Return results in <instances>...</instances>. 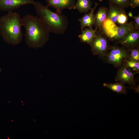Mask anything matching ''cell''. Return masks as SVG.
I'll list each match as a JSON object with an SVG mask.
<instances>
[{
  "mask_svg": "<svg viewBox=\"0 0 139 139\" xmlns=\"http://www.w3.org/2000/svg\"><path fill=\"white\" fill-rule=\"evenodd\" d=\"M112 4L124 9L129 6V0H108Z\"/></svg>",
  "mask_w": 139,
  "mask_h": 139,
  "instance_id": "cell-17",
  "label": "cell"
},
{
  "mask_svg": "<svg viewBox=\"0 0 139 139\" xmlns=\"http://www.w3.org/2000/svg\"><path fill=\"white\" fill-rule=\"evenodd\" d=\"M22 19L17 12H11L0 18L1 36L7 44L16 45L23 39Z\"/></svg>",
  "mask_w": 139,
  "mask_h": 139,
  "instance_id": "cell-2",
  "label": "cell"
},
{
  "mask_svg": "<svg viewBox=\"0 0 139 139\" xmlns=\"http://www.w3.org/2000/svg\"><path fill=\"white\" fill-rule=\"evenodd\" d=\"M35 2L34 0H0V10L9 12L22 6L34 5Z\"/></svg>",
  "mask_w": 139,
  "mask_h": 139,
  "instance_id": "cell-8",
  "label": "cell"
},
{
  "mask_svg": "<svg viewBox=\"0 0 139 139\" xmlns=\"http://www.w3.org/2000/svg\"><path fill=\"white\" fill-rule=\"evenodd\" d=\"M1 36V29H0V37Z\"/></svg>",
  "mask_w": 139,
  "mask_h": 139,
  "instance_id": "cell-25",
  "label": "cell"
},
{
  "mask_svg": "<svg viewBox=\"0 0 139 139\" xmlns=\"http://www.w3.org/2000/svg\"><path fill=\"white\" fill-rule=\"evenodd\" d=\"M139 42V30H135L129 32L117 43L129 49L138 47Z\"/></svg>",
  "mask_w": 139,
  "mask_h": 139,
  "instance_id": "cell-9",
  "label": "cell"
},
{
  "mask_svg": "<svg viewBox=\"0 0 139 139\" xmlns=\"http://www.w3.org/2000/svg\"><path fill=\"white\" fill-rule=\"evenodd\" d=\"M128 15L131 18H132L133 15L132 13L131 12H130L129 13Z\"/></svg>",
  "mask_w": 139,
  "mask_h": 139,
  "instance_id": "cell-23",
  "label": "cell"
},
{
  "mask_svg": "<svg viewBox=\"0 0 139 139\" xmlns=\"http://www.w3.org/2000/svg\"><path fill=\"white\" fill-rule=\"evenodd\" d=\"M125 65L128 67L132 69L134 71L139 72V62L131 60H125Z\"/></svg>",
  "mask_w": 139,
  "mask_h": 139,
  "instance_id": "cell-18",
  "label": "cell"
},
{
  "mask_svg": "<svg viewBox=\"0 0 139 139\" xmlns=\"http://www.w3.org/2000/svg\"><path fill=\"white\" fill-rule=\"evenodd\" d=\"M2 70L1 68L0 67V73L2 72Z\"/></svg>",
  "mask_w": 139,
  "mask_h": 139,
  "instance_id": "cell-24",
  "label": "cell"
},
{
  "mask_svg": "<svg viewBox=\"0 0 139 139\" xmlns=\"http://www.w3.org/2000/svg\"><path fill=\"white\" fill-rule=\"evenodd\" d=\"M139 6V0H129V6L134 8Z\"/></svg>",
  "mask_w": 139,
  "mask_h": 139,
  "instance_id": "cell-21",
  "label": "cell"
},
{
  "mask_svg": "<svg viewBox=\"0 0 139 139\" xmlns=\"http://www.w3.org/2000/svg\"><path fill=\"white\" fill-rule=\"evenodd\" d=\"M103 85V86L117 93L125 94L127 93L126 87L120 82L109 83H104Z\"/></svg>",
  "mask_w": 139,
  "mask_h": 139,
  "instance_id": "cell-16",
  "label": "cell"
},
{
  "mask_svg": "<svg viewBox=\"0 0 139 139\" xmlns=\"http://www.w3.org/2000/svg\"><path fill=\"white\" fill-rule=\"evenodd\" d=\"M115 80L119 81L123 84H128L133 88L135 87V82L134 78V73L124 64L118 71Z\"/></svg>",
  "mask_w": 139,
  "mask_h": 139,
  "instance_id": "cell-7",
  "label": "cell"
},
{
  "mask_svg": "<svg viewBox=\"0 0 139 139\" xmlns=\"http://www.w3.org/2000/svg\"><path fill=\"white\" fill-rule=\"evenodd\" d=\"M109 9L108 10L107 18L115 23L117 22L120 14L125 12L124 8L114 5L109 3Z\"/></svg>",
  "mask_w": 139,
  "mask_h": 139,
  "instance_id": "cell-14",
  "label": "cell"
},
{
  "mask_svg": "<svg viewBox=\"0 0 139 139\" xmlns=\"http://www.w3.org/2000/svg\"><path fill=\"white\" fill-rule=\"evenodd\" d=\"M132 18L134 19V25L135 29L136 30H139V15L135 16L133 15Z\"/></svg>",
  "mask_w": 139,
  "mask_h": 139,
  "instance_id": "cell-22",
  "label": "cell"
},
{
  "mask_svg": "<svg viewBox=\"0 0 139 139\" xmlns=\"http://www.w3.org/2000/svg\"><path fill=\"white\" fill-rule=\"evenodd\" d=\"M90 45L92 53L95 55H104L109 49L107 39L101 35H97Z\"/></svg>",
  "mask_w": 139,
  "mask_h": 139,
  "instance_id": "cell-5",
  "label": "cell"
},
{
  "mask_svg": "<svg viewBox=\"0 0 139 139\" xmlns=\"http://www.w3.org/2000/svg\"><path fill=\"white\" fill-rule=\"evenodd\" d=\"M136 30L133 22L116 26L108 37L111 40L118 41L122 39L129 32Z\"/></svg>",
  "mask_w": 139,
  "mask_h": 139,
  "instance_id": "cell-6",
  "label": "cell"
},
{
  "mask_svg": "<svg viewBox=\"0 0 139 139\" xmlns=\"http://www.w3.org/2000/svg\"><path fill=\"white\" fill-rule=\"evenodd\" d=\"M96 30L92 28H87L82 29L81 33L78 36L81 42L90 45L93 39L97 36Z\"/></svg>",
  "mask_w": 139,
  "mask_h": 139,
  "instance_id": "cell-12",
  "label": "cell"
},
{
  "mask_svg": "<svg viewBox=\"0 0 139 139\" xmlns=\"http://www.w3.org/2000/svg\"><path fill=\"white\" fill-rule=\"evenodd\" d=\"M92 4L91 0H77L73 9L77 10L80 13H86L92 8Z\"/></svg>",
  "mask_w": 139,
  "mask_h": 139,
  "instance_id": "cell-15",
  "label": "cell"
},
{
  "mask_svg": "<svg viewBox=\"0 0 139 139\" xmlns=\"http://www.w3.org/2000/svg\"><path fill=\"white\" fill-rule=\"evenodd\" d=\"M99 0L100 2H102V1H103L104 0Z\"/></svg>",
  "mask_w": 139,
  "mask_h": 139,
  "instance_id": "cell-26",
  "label": "cell"
},
{
  "mask_svg": "<svg viewBox=\"0 0 139 139\" xmlns=\"http://www.w3.org/2000/svg\"><path fill=\"white\" fill-rule=\"evenodd\" d=\"M128 51L124 48L113 46L107 55V60L115 67L119 66L122 64L124 59L128 56Z\"/></svg>",
  "mask_w": 139,
  "mask_h": 139,
  "instance_id": "cell-4",
  "label": "cell"
},
{
  "mask_svg": "<svg viewBox=\"0 0 139 139\" xmlns=\"http://www.w3.org/2000/svg\"><path fill=\"white\" fill-rule=\"evenodd\" d=\"M97 5L98 3H95L94 7L92 8L89 13H86L82 17L78 19V21L80 23L81 30L86 27L92 28V27L94 25L95 21L94 12Z\"/></svg>",
  "mask_w": 139,
  "mask_h": 139,
  "instance_id": "cell-11",
  "label": "cell"
},
{
  "mask_svg": "<svg viewBox=\"0 0 139 139\" xmlns=\"http://www.w3.org/2000/svg\"><path fill=\"white\" fill-rule=\"evenodd\" d=\"M25 29V40L29 47L34 49L43 47L48 40L50 32L38 16L30 14L22 18Z\"/></svg>",
  "mask_w": 139,
  "mask_h": 139,
  "instance_id": "cell-1",
  "label": "cell"
},
{
  "mask_svg": "<svg viewBox=\"0 0 139 139\" xmlns=\"http://www.w3.org/2000/svg\"><path fill=\"white\" fill-rule=\"evenodd\" d=\"M47 5L55 8L56 12L61 14L62 11L66 8L71 10L75 4V0H45Z\"/></svg>",
  "mask_w": 139,
  "mask_h": 139,
  "instance_id": "cell-10",
  "label": "cell"
},
{
  "mask_svg": "<svg viewBox=\"0 0 139 139\" xmlns=\"http://www.w3.org/2000/svg\"><path fill=\"white\" fill-rule=\"evenodd\" d=\"M108 9L104 7H100L95 15L94 25L95 27V30L100 29L102 23L107 18Z\"/></svg>",
  "mask_w": 139,
  "mask_h": 139,
  "instance_id": "cell-13",
  "label": "cell"
},
{
  "mask_svg": "<svg viewBox=\"0 0 139 139\" xmlns=\"http://www.w3.org/2000/svg\"><path fill=\"white\" fill-rule=\"evenodd\" d=\"M38 16L50 32L62 34L67 29L69 24L65 15L54 12L41 3L35 2L33 5Z\"/></svg>",
  "mask_w": 139,
  "mask_h": 139,
  "instance_id": "cell-3",
  "label": "cell"
},
{
  "mask_svg": "<svg viewBox=\"0 0 139 139\" xmlns=\"http://www.w3.org/2000/svg\"><path fill=\"white\" fill-rule=\"evenodd\" d=\"M130 53L128 55L129 59L139 62V49L138 47L129 49Z\"/></svg>",
  "mask_w": 139,
  "mask_h": 139,
  "instance_id": "cell-19",
  "label": "cell"
},
{
  "mask_svg": "<svg viewBox=\"0 0 139 139\" xmlns=\"http://www.w3.org/2000/svg\"><path fill=\"white\" fill-rule=\"evenodd\" d=\"M128 18L125 12L121 13L119 15L117 22L121 25H124L127 23Z\"/></svg>",
  "mask_w": 139,
  "mask_h": 139,
  "instance_id": "cell-20",
  "label": "cell"
}]
</instances>
